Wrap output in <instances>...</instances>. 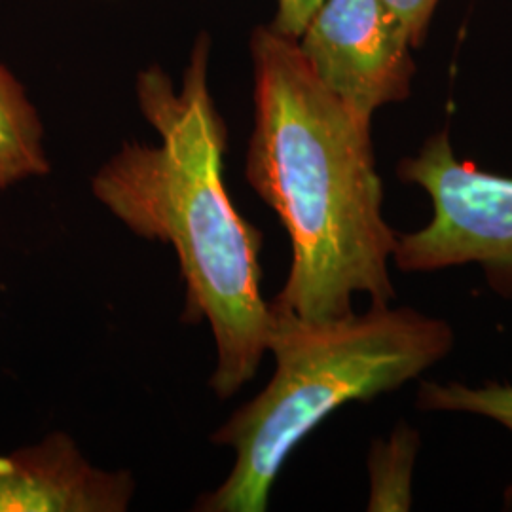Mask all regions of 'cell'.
Instances as JSON below:
<instances>
[{
    "instance_id": "6da1fadb",
    "label": "cell",
    "mask_w": 512,
    "mask_h": 512,
    "mask_svg": "<svg viewBox=\"0 0 512 512\" xmlns=\"http://www.w3.org/2000/svg\"><path fill=\"white\" fill-rule=\"evenodd\" d=\"M249 52L255 126L245 177L293 247L272 304L304 319L349 315L355 294L389 306L399 234L384 217L372 122L319 82L293 38L256 27Z\"/></svg>"
},
{
    "instance_id": "7a4b0ae2",
    "label": "cell",
    "mask_w": 512,
    "mask_h": 512,
    "mask_svg": "<svg viewBox=\"0 0 512 512\" xmlns=\"http://www.w3.org/2000/svg\"><path fill=\"white\" fill-rule=\"evenodd\" d=\"M211 40L192 46L175 88L162 67L137 76V101L158 145L126 143L93 175V196L141 238L169 245L186 283L184 319L207 321L217 344L211 387L230 399L268 351L270 304L260 294L262 234L224 184L228 131L209 88Z\"/></svg>"
},
{
    "instance_id": "3957f363",
    "label": "cell",
    "mask_w": 512,
    "mask_h": 512,
    "mask_svg": "<svg viewBox=\"0 0 512 512\" xmlns=\"http://www.w3.org/2000/svg\"><path fill=\"white\" fill-rule=\"evenodd\" d=\"M454 344L448 321L406 306L304 319L270 302L266 348L274 353V376L213 435L236 461L196 511H266L281 467L321 421L344 404L418 380Z\"/></svg>"
},
{
    "instance_id": "277c9868",
    "label": "cell",
    "mask_w": 512,
    "mask_h": 512,
    "mask_svg": "<svg viewBox=\"0 0 512 512\" xmlns=\"http://www.w3.org/2000/svg\"><path fill=\"white\" fill-rule=\"evenodd\" d=\"M433 207L431 220L397 236L393 262L406 274L476 264L492 291L512 302V177L459 160L448 129L425 139L397 167Z\"/></svg>"
},
{
    "instance_id": "5b68a950",
    "label": "cell",
    "mask_w": 512,
    "mask_h": 512,
    "mask_svg": "<svg viewBox=\"0 0 512 512\" xmlns=\"http://www.w3.org/2000/svg\"><path fill=\"white\" fill-rule=\"evenodd\" d=\"M296 44L319 82L366 122L410 97L414 46L384 0H325Z\"/></svg>"
},
{
    "instance_id": "8992f818",
    "label": "cell",
    "mask_w": 512,
    "mask_h": 512,
    "mask_svg": "<svg viewBox=\"0 0 512 512\" xmlns=\"http://www.w3.org/2000/svg\"><path fill=\"white\" fill-rule=\"evenodd\" d=\"M133 492L129 473L95 469L65 433L0 456V512H122Z\"/></svg>"
},
{
    "instance_id": "52a82bcc",
    "label": "cell",
    "mask_w": 512,
    "mask_h": 512,
    "mask_svg": "<svg viewBox=\"0 0 512 512\" xmlns=\"http://www.w3.org/2000/svg\"><path fill=\"white\" fill-rule=\"evenodd\" d=\"M50 171L38 110L0 63V190Z\"/></svg>"
},
{
    "instance_id": "ba28073f",
    "label": "cell",
    "mask_w": 512,
    "mask_h": 512,
    "mask_svg": "<svg viewBox=\"0 0 512 512\" xmlns=\"http://www.w3.org/2000/svg\"><path fill=\"white\" fill-rule=\"evenodd\" d=\"M418 450L420 435L410 425H399L391 439L374 442L368 458V511H410Z\"/></svg>"
},
{
    "instance_id": "9c48e42d",
    "label": "cell",
    "mask_w": 512,
    "mask_h": 512,
    "mask_svg": "<svg viewBox=\"0 0 512 512\" xmlns=\"http://www.w3.org/2000/svg\"><path fill=\"white\" fill-rule=\"evenodd\" d=\"M416 406L423 412H463L490 418L512 433V384L488 382L473 387L461 382H421ZM505 505L512 509V486L505 494Z\"/></svg>"
},
{
    "instance_id": "30bf717a",
    "label": "cell",
    "mask_w": 512,
    "mask_h": 512,
    "mask_svg": "<svg viewBox=\"0 0 512 512\" xmlns=\"http://www.w3.org/2000/svg\"><path fill=\"white\" fill-rule=\"evenodd\" d=\"M385 4L403 21L404 29L412 40L414 50L421 48L440 0H384Z\"/></svg>"
},
{
    "instance_id": "8fae6325",
    "label": "cell",
    "mask_w": 512,
    "mask_h": 512,
    "mask_svg": "<svg viewBox=\"0 0 512 512\" xmlns=\"http://www.w3.org/2000/svg\"><path fill=\"white\" fill-rule=\"evenodd\" d=\"M323 2L325 0H277L275 18L270 27L283 37L298 40Z\"/></svg>"
}]
</instances>
